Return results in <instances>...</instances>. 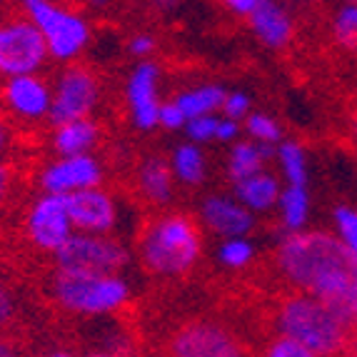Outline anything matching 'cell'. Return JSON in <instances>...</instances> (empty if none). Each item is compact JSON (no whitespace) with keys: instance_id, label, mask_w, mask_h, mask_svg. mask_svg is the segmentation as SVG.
Wrapping results in <instances>:
<instances>
[{"instance_id":"cell-35","label":"cell","mask_w":357,"mask_h":357,"mask_svg":"<svg viewBox=\"0 0 357 357\" xmlns=\"http://www.w3.org/2000/svg\"><path fill=\"white\" fill-rule=\"evenodd\" d=\"M13 317H15V300L8 287L0 285V328H6Z\"/></svg>"},{"instance_id":"cell-24","label":"cell","mask_w":357,"mask_h":357,"mask_svg":"<svg viewBox=\"0 0 357 357\" xmlns=\"http://www.w3.org/2000/svg\"><path fill=\"white\" fill-rule=\"evenodd\" d=\"M275 162H278L282 183L292 185V188H307L310 158L303 143H298V140H282L275 148Z\"/></svg>"},{"instance_id":"cell-19","label":"cell","mask_w":357,"mask_h":357,"mask_svg":"<svg viewBox=\"0 0 357 357\" xmlns=\"http://www.w3.org/2000/svg\"><path fill=\"white\" fill-rule=\"evenodd\" d=\"M270 162H275V148L270 145H257L248 137L238 140L235 145H230L227 150V160H225V170H227V180L232 185L243 183V180L252 178V175H260L265 170H270Z\"/></svg>"},{"instance_id":"cell-13","label":"cell","mask_w":357,"mask_h":357,"mask_svg":"<svg viewBox=\"0 0 357 357\" xmlns=\"http://www.w3.org/2000/svg\"><path fill=\"white\" fill-rule=\"evenodd\" d=\"M0 102L3 110L15 123L23 126H40L50 120L53 107V85L43 75H23L3 80L0 85Z\"/></svg>"},{"instance_id":"cell-29","label":"cell","mask_w":357,"mask_h":357,"mask_svg":"<svg viewBox=\"0 0 357 357\" xmlns=\"http://www.w3.org/2000/svg\"><path fill=\"white\" fill-rule=\"evenodd\" d=\"M260 357H320V355H315V352L307 350V347L300 345V342H295V340L275 335L268 345L262 347Z\"/></svg>"},{"instance_id":"cell-11","label":"cell","mask_w":357,"mask_h":357,"mask_svg":"<svg viewBox=\"0 0 357 357\" xmlns=\"http://www.w3.org/2000/svg\"><path fill=\"white\" fill-rule=\"evenodd\" d=\"M105 165L98 155H75V158H55L38 173L40 192L70 197L77 192L102 188Z\"/></svg>"},{"instance_id":"cell-37","label":"cell","mask_w":357,"mask_h":357,"mask_svg":"<svg viewBox=\"0 0 357 357\" xmlns=\"http://www.w3.org/2000/svg\"><path fill=\"white\" fill-rule=\"evenodd\" d=\"M10 126H8V120L3 118V113H0V155H6V150L10 148Z\"/></svg>"},{"instance_id":"cell-22","label":"cell","mask_w":357,"mask_h":357,"mask_svg":"<svg viewBox=\"0 0 357 357\" xmlns=\"http://www.w3.org/2000/svg\"><path fill=\"white\" fill-rule=\"evenodd\" d=\"M227 90L218 83H203V85H192V88L180 90L178 96L173 98L175 105L183 110V115L188 120L195 118H208L222 110V102H225Z\"/></svg>"},{"instance_id":"cell-30","label":"cell","mask_w":357,"mask_h":357,"mask_svg":"<svg viewBox=\"0 0 357 357\" xmlns=\"http://www.w3.org/2000/svg\"><path fill=\"white\" fill-rule=\"evenodd\" d=\"M218 118H220V115H208V118L188 120V126H185L188 143H195V145H200V148H203V145H208V143H215Z\"/></svg>"},{"instance_id":"cell-5","label":"cell","mask_w":357,"mask_h":357,"mask_svg":"<svg viewBox=\"0 0 357 357\" xmlns=\"http://www.w3.org/2000/svg\"><path fill=\"white\" fill-rule=\"evenodd\" d=\"M23 15L36 25L45 40L53 63L75 66L93 40V28L83 13L53 0H25Z\"/></svg>"},{"instance_id":"cell-7","label":"cell","mask_w":357,"mask_h":357,"mask_svg":"<svg viewBox=\"0 0 357 357\" xmlns=\"http://www.w3.org/2000/svg\"><path fill=\"white\" fill-rule=\"evenodd\" d=\"M55 270L90 275H123L132 262V252L123 240L105 235H80L75 232L70 243L53 257Z\"/></svg>"},{"instance_id":"cell-12","label":"cell","mask_w":357,"mask_h":357,"mask_svg":"<svg viewBox=\"0 0 357 357\" xmlns=\"http://www.w3.org/2000/svg\"><path fill=\"white\" fill-rule=\"evenodd\" d=\"M160 83L162 70L155 60H140L128 75L126 105L135 130L150 132L155 128H160Z\"/></svg>"},{"instance_id":"cell-18","label":"cell","mask_w":357,"mask_h":357,"mask_svg":"<svg viewBox=\"0 0 357 357\" xmlns=\"http://www.w3.org/2000/svg\"><path fill=\"white\" fill-rule=\"evenodd\" d=\"M282 188H285V183L280 180V175L273 173V170H265V173L252 175L243 183L232 185V195L238 197V203H243L255 218H260V215L278 210Z\"/></svg>"},{"instance_id":"cell-14","label":"cell","mask_w":357,"mask_h":357,"mask_svg":"<svg viewBox=\"0 0 357 357\" xmlns=\"http://www.w3.org/2000/svg\"><path fill=\"white\" fill-rule=\"evenodd\" d=\"M197 220L218 240L250 238L257 227V218L243 203H238L232 192L205 195L197 208Z\"/></svg>"},{"instance_id":"cell-27","label":"cell","mask_w":357,"mask_h":357,"mask_svg":"<svg viewBox=\"0 0 357 357\" xmlns=\"http://www.w3.org/2000/svg\"><path fill=\"white\" fill-rule=\"evenodd\" d=\"M257 257V248L250 238H232V240H220L215 248V260L220 262L225 270H238L250 268Z\"/></svg>"},{"instance_id":"cell-26","label":"cell","mask_w":357,"mask_h":357,"mask_svg":"<svg viewBox=\"0 0 357 357\" xmlns=\"http://www.w3.org/2000/svg\"><path fill=\"white\" fill-rule=\"evenodd\" d=\"M243 130L248 135V140L257 145H270V148H278V145L285 140V130H282V123L275 115L265 113V110H252L243 123Z\"/></svg>"},{"instance_id":"cell-39","label":"cell","mask_w":357,"mask_h":357,"mask_svg":"<svg viewBox=\"0 0 357 357\" xmlns=\"http://www.w3.org/2000/svg\"><path fill=\"white\" fill-rule=\"evenodd\" d=\"M8 190H10V170H8V165L0 162V200L8 195Z\"/></svg>"},{"instance_id":"cell-40","label":"cell","mask_w":357,"mask_h":357,"mask_svg":"<svg viewBox=\"0 0 357 357\" xmlns=\"http://www.w3.org/2000/svg\"><path fill=\"white\" fill-rule=\"evenodd\" d=\"M0 357H18L15 355V347H13L6 337H0Z\"/></svg>"},{"instance_id":"cell-6","label":"cell","mask_w":357,"mask_h":357,"mask_svg":"<svg viewBox=\"0 0 357 357\" xmlns=\"http://www.w3.org/2000/svg\"><path fill=\"white\" fill-rule=\"evenodd\" d=\"M48 60L50 55L45 40L23 13L0 18V77L3 80L40 75Z\"/></svg>"},{"instance_id":"cell-21","label":"cell","mask_w":357,"mask_h":357,"mask_svg":"<svg viewBox=\"0 0 357 357\" xmlns=\"http://www.w3.org/2000/svg\"><path fill=\"white\" fill-rule=\"evenodd\" d=\"M167 162H170L175 183L185 188H200L208 180V155L200 145L188 143V140L175 145Z\"/></svg>"},{"instance_id":"cell-1","label":"cell","mask_w":357,"mask_h":357,"mask_svg":"<svg viewBox=\"0 0 357 357\" xmlns=\"http://www.w3.org/2000/svg\"><path fill=\"white\" fill-rule=\"evenodd\" d=\"M275 270L292 292L325 303L357 335V265L333 230L282 235L275 248Z\"/></svg>"},{"instance_id":"cell-17","label":"cell","mask_w":357,"mask_h":357,"mask_svg":"<svg viewBox=\"0 0 357 357\" xmlns=\"http://www.w3.org/2000/svg\"><path fill=\"white\" fill-rule=\"evenodd\" d=\"M137 195L153 208H167L175 197V178L170 162L160 155H148L135 167Z\"/></svg>"},{"instance_id":"cell-32","label":"cell","mask_w":357,"mask_h":357,"mask_svg":"<svg viewBox=\"0 0 357 357\" xmlns=\"http://www.w3.org/2000/svg\"><path fill=\"white\" fill-rule=\"evenodd\" d=\"M155 48H158V40H155L153 33H135V36H130V40H128V53H130L132 58H137V63H140V60H150Z\"/></svg>"},{"instance_id":"cell-16","label":"cell","mask_w":357,"mask_h":357,"mask_svg":"<svg viewBox=\"0 0 357 357\" xmlns=\"http://www.w3.org/2000/svg\"><path fill=\"white\" fill-rule=\"evenodd\" d=\"M248 28L255 40L270 50H285L295 40V30H298L290 8L275 0H260L257 10L248 18Z\"/></svg>"},{"instance_id":"cell-38","label":"cell","mask_w":357,"mask_h":357,"mask_svg":"<svg viewBox=\"0 0 357 357\" xmlns=\"http://www.w3.org/2000/svg\"><path fill=\"white\" fill-rule=\"evenodd\" d=\"M347 143H350L352 153H355L357 158V113L350 118V123H347Z\"/></svg>"},{"instance_id":"cell-2","label":"cell","mask_w":357,"mask_h":357,"mask_svg":"<svg viewBox=\"0 0 357 357\" xmlns=\"http://www.w3.org/2000/svg\"><path fill=\"white\" fill-rule=\"evenodd\" d=\"M275 333L320 357H357V335L325 303L303 292H287L273 312Z\"/></svg>"},{"instance_id":"cell-15","label":"cell","mask_w":357,"mask_h":357,"mask_svg":"<svg viewBox=\"0 0 357 357\" xmlns=\"http://www.w3.org/2000/svg\"><path fill=\"white\" fill-rule=\"evenodd\" d=\"M68 210L75 232L80 235H105L113 238L120 227V203L107 188L77 192L68 197Z\"/></svg>"},{"instance_id":"cell-4","label":"cell","mask_w":357,"mask_h":357,"mask_svg":"<svg viewBox=\"0 0 357 357\" xmlns=\"http://www.w3.org/2000/svg\"><path fill=\"white\" fill-rule=\"evenodd\" d=\"M48 292L63 312L80 317L115 315L132 298L130 282L123 275H90L55 270L50 275Z\"/></svg>"},{"instance_id":"cell-33","label":"cell","mask_w":357,"mask_h":357,"mask_svg":"<svg viewBox=\"0 0 357 357\" xmlns=\"http://www.w3.org/2000/svg\"><path fill=\"white\" fill-rule=\"evenodd\" d=\"M185 126H188V118L183 115V110H180L173 100L162 102V107H160V128L162 130L180 132V130H185Z\"/></svg>"},{"instance_id":"cell-42","label":"cell","mask_w":357,"mask_h":357,"mask_svg":"<svg viewBox=\"0 0 357 357\" xmlns=\"http://www.w3.org/2000/svg\"><path fill=\"white\" fill-rule=\"evenodd\" d=\"M85 357H120L118 352H107V350H96V352H88Z\"/></svg>"},{"instance_id":"cell-34","label":"cell","mask_w":357,"mask_h":357,"mask_svg":"<svg viewBox=\"0 0 357 357\" xmlns=\"http://www.w3.org/2000/svg\"><path fill=\"white\" fill-rule=\"evenodd\" d=\"M243 123H235V120H227V118H218V132H215V140L218 143H225V145H235L238 140H243Z\"/></svg>"},{"instance_id":"cell-25","label":"cell","mask_w":357,"mask_h":357,"mask_svg":"<svg viewBox=\"0 0 357 357\" xmlns=\"http://www.w3.org/2000/svg\"><path fill=\"white\" fill-rule=\"evenodd\" d=\"M330 36L340 50L357 58V3H342L330 15Z\"/></svg>"},{"instance_id":"cell-8","label":"cell","mask_w":357,"mask_h":357,"mask_svg":"<svg viewBox=\"0 0 357 357\" xmlns=\"http://www.w3.org/2000/svg\"><path fill=\"white\" fill-rule=\"evenodd\" d=\"M102 88L100 80L88 66H68L60 70L53 83V107H50V126H66L75 120H88L100 105Z\"/></svg>"},{"instance_id":"cell-3","label":"cell","mask_w":357,"mask_h":357,"mask_svg":"<svg viewBox=\"0 0 357 357\" xmlns=\"http://www.w3.org/2000/svg\"><path fill=\"white\" fill-rule=\"evenodd\" d=\"M137 257L155 278H183L203 257V230L190 215L167 210L140 230Z\"/></svg>"},{"instance_id":"cell-28","label":"cell","mask_w":357,"mask_h":357,"mask_svg":"<svg viewBox=\"0 0 357 357\" xmlns=\"http://www.w3.org/2000/svg\"><path fill=\"white\" fill-rule=\"evenodd\" d=\"M330 222H333L335 238L342 243L347 255L357 265V205H347V203L335 205L333 213H330Z\"/></svg>"},{"instance_id":"cell-23","label":"cell","mask_w":357,"mask_h":357,"mask_svg":"<svg viewBox=\"0 0 357 357\" xmlns=\"http://www.w3.org/2000/svg\"><path fill=\"white\" fill-rule=\"evenodd\" d=\"M278 220H280L282 235H298L307 230L310 215H312V197L307 188H292L285 185L278 203Z\"/></svg>"},{"instance_id":"cell-31","label":"cell","mask_w":357,"mask_h":357,"mask_svg":"<svg viewBox=\"0 0 357 357\" xmlns=\"http://www.w3.org/2000/svg\"><path fill=\"white\" fill-rule=\"evenodd\" d=\"M222 118L245 123V118L252 113V98L245 90H227L225 102H222Z\"/></svg>"},{"instance_id":"cell-20","label":"cell","mask_w":357,"mask_h":357,"mask_svg":"<svg viewBox=\"0 0 357 357\" xmlns=\"http://www.w3.org/2000/svg\"><path fill=\"white\" fill-rule=\"evenodd\" d=\"M100 126L96 120H75L66 126L53 128L50 132V148L58 158H75V155H93L100 143Z\"/></svg>"},{"instance_id":"cell-9","label":"cell","mask_w":357,"mask_h":357,"mask_svg":"<svg viewBox=\"0 0 357 357\" xmlns=\"http://www.w3.org/2000/svg\"><path fill=\"white\" fill-rule=\"evenodd\" d=\"M25 235L38 252H48L53 257L58 255L75 235L68 197L40 192L25 213Z\"/></svg>"},{"instance_id":"cell-41","label":"cell","mask_w":357,"mask_h":357,"mask_svg":"<svg viewBox=\"0 0 357 357\" xmlns=\"http://www.w3.org/2000/svg\"><path fill=\"white\" fill-rule=\"evenodd\" d=\"M43 357H77V355H73L70 350H63V347H58V350H50V352H45Z\"/></svg>"},{"instance_id":"cell-10","label":"cell","mask_w":357,"mask_h":357,"mask_svg":"<svg viewBox=\"0 0 357 357\" xmlns=\"http://www.w3.org/2000/svg\"><path fill=\"white\" fill-rule=\"evenodd\" d=\"M170 357H250L240 337L218 320H192L178 330L167 347Z\"/></svg>"},{"instance_id":"cell-36","label":"cell","mask_w":357,"mask_h":357,"mask_svg":"<svg viewBox=\"0 0 357 357\" xmlns=\"http://www.w3.org/2000/svg\"><path fill=\"white\" fill-rule=\"evenodd\" d=\"M257 6H260V0H227L225 3V8L232 15H238V18H245V20L257 10Z\"/></svg>"}]
</instances>
